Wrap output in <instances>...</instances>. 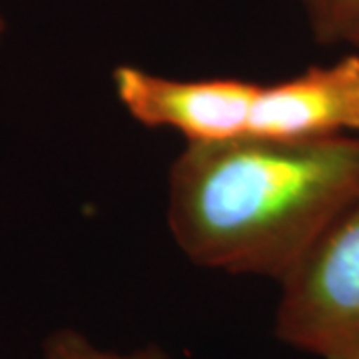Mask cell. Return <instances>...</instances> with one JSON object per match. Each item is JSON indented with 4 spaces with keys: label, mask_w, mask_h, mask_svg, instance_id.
Returning a JSON list of instances; mask_svg holds the SVG:
<instances>
[{
    "label": "cell",
    "mask_w": 359,
    "mask_h": 359,
    "mask_svg": "<svg viewBox=\"0 0 359 359\" xmlns=\"http://www.w3.org/2000/svg\"><path fill=\"white\" fill-rule=\"evenodd\" d=\"M309 28L321 44L359 48V0H299Z\"/></svg>",
    "instance_id": "5"
},
{
    "label": "cell",
    "mask_w": 359,
    "mask_h": 359,
    "mask_svg": "<svg viewBox=\"0 0 359 359\" xmlns=\"http://www.w3.org/2000/svg\"><path fill=\"white\" fill-rule=\"evenodd\" d=\"M4 30H6V25H4V18L0 14V42H2V36H4Z\"/></svg>",
    "instance_id": "7"
},
{
    "label": "cell",
    "mask_w": 359,
    "mask_h": 359,
    "mask_svg": "<svg viewBox=\"0 0 359 359\" xmlns=\"http://www.w3.org/2000/svg\"><path fill=\"white\" fill-rule=\"evenodd\" d=\"M359 134V56L259 84L248 136L311 142Z\"/></svg>",
    "instance_id": "4"
},
{
    "label": "cell",
    "mask_w": 359,
    "mask_h": 359,
    "mask_svg": "<svg viewBox=\"0 0 359 359\" xmlns=\"http://www.w3.org/2000/svg\"><path fill=\"white\" fill-rule=\"evenodd\" d=\"M359 200V134L188 144L168 176V228L205 269L282 282Z\"/></svg>",
    "instance_id": "1"
},
{
    "label": "cell",
    "mask_w": 359,
    "mask_h": 359,
    "mask_svg": "<svg viewBox=\"0 0 359 359\" xmlns=\"http://www.w3.org/2000/svg\"><path fill=\"white\" fill-rule=\"evenodd\" d=\"M273 334L318 359H359V200L280 282Z\"/></svg>",
    "instance_id": "2"
},
{
    "label": "cell",
    "mask_w": 359,
    "mask_h": 359,
    "mask_svg": "<svg viewBox=\"0 0 359 359\" xmlns=\"http://www.w3.org/2000/svg\"><path fill=\"white\" fill-rule=\"evenodd\" d=\"M42 359H170L160 346H146L130 353L102 349L74 327H58L44 337Z\"/></svg>",
    "instance_id": "6"
},
{
    "label": "cell",
    "mask_w": 359,
    "mask_h": 359,
    "mask_svg": "<svg viewBox=\"0 0 359 359\" xmlns=\"http://www.w3.org/2000/svg\"><path fill=\"white\" fill-rule=\"evenodd\" d=\"M112 86L142 126L174 130L188 144H218L248 136L259 84L230 76L182 80L120 65L112 70Z\"/></svg>",
    "instance_id": "3"
}]
</instances>
